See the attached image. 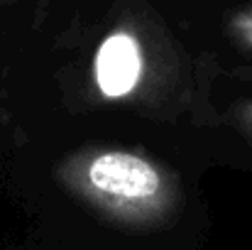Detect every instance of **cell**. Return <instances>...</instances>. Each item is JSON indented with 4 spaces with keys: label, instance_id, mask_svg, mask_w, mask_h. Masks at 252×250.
Returning a JSON list of instances; mask_svg holds the SVG:
<instances>
[{
    "label": "cell",
    "instance_id": "7a4b0ae2",
    "mask_svg": "<svg viewBox=\"0 0 252 250\" xmlns=\"http://www.w3.org/2000/svg\"><path fill=\"white\" fill-rule=\"evenodd\" d=\"M145 71H147L145 44L132 27L118 25L100 39L91 67L93 86L100 93V98L125 101L135 96L145 81Z\"/></svg>",
    "mask_w": 252,
    "mask_h": 250
},
{
    "label": "cell",
    "instance_id": "277c9868",
    "mask_svg": "<svg viewBox=\"0 0 252 250\" xmlns=\"http://www.w3.org/2000/svg\"><path fill=\"white\" fill-rule=\"evenodd\" d=\"M230 120H233V125L243 133V138L252 143V101H240V103L230 110Z\"/></svg>",
    "mask_w": 252,
    "mask_h": 250
},
{
    "label": "cell",
    "instance_id": "6da1fadb",
    "mask_svg": "<svg viewBox=\"0 0 252 250\" xmlns=\"http://www.w3.org/2000/svg\"><path fill=\"white\" fill-rule=\"evenodd\" d=\"M54 177L93 214L132 231L164 226L181 204L179 177L142 150L81 147L57 165Z\"/></svg>",
    "mask_w": 252,
    "mask_h": 250
},
{
    "label": "cell",
    "instance_id": "3957f363",
    "mask_svg": "<svg viewBox=\"0 0 252 250\" xmlns=\"http://www.w3.org/2000/svg\"><path fill=\"white\" fill-rule=\"evenodd\" d=\"M228 30L235 37V42H240L245 49L252 52V2L235 10L228 20Z\"/></svg>",
    "mask_w": 252,
    "mask_h": 250
}]
</instances>
